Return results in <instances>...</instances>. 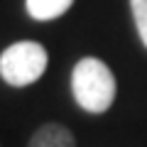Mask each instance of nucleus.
<instances>
[{
    "instance_id": "20e7f679",
    "label": "nucleus",
    "mask_w": 147,
    "mask_h": 147,
    "mask_svg": "<svg viewBox=\"0 0 147 147\" xmlns=\"http://www.w3.org/2000/svg\"><path fill=\"white\" fill-rule=\"evenodd\" d=\"M74 5V0H25V7L30 12L32 20L37 22H49L61 17L69 7Z\"/></svg>"
},
{
    "instance_id": "39448f33",
    "label": "nucleus",
    "mask_w": 147,
    "mask_h": 147,
    "mask_svg": "<svg viewBox=\"0 0 147 147\" xmlns=\"http://www.w3.org/2000/svg\"><path fill=\"white\" fill-rule=\"evenodd\" d=\"M130 12L135 20V30L140 34V42L147 47V0H130Z\"/></svg>"
},
{
    "instance_id": "f03ea898",
    "label": "nucleus",
    "mask_w": 147,
    "mask_h": 147,
    "mask_svg": "<svg viewBox=\"0 0 147 147\" xmlns=\"http://www.w3.org/2000/svg\"><path fill=\"white\" fill-rule=\"evenodd\" d=\"M47 64H49L47 49L39 42L25 39V42H15L3 49L0 76L5 84L15 86V88H25L42 79V74L47 71Z\"/></svg>"
},
{
    "instance_id": "7ed1b4c3",
    "label": "nucleus",
    "mask_w": 147,
    "mask_h": 147,
    "mask_svg": "<svg viewBox=\"0 0 147 147\" xmlns=\"http://www.w3.org/2000/svg\"><path fill=\"white\" fill-rule=\"evenodd\" d=\"M27 147H76V137L64 123H44L34 130Z\"/></svg>"
},
{
    "instance_id": "f257e3e1",
    "label": "nucleus",
    "mask_w": 147,
    "mask_h": 147,
    "mask_svg": "<svg viewBox=\"0 0 147 147\" xmlns=\"http://www.w3.org/2000/svg\"><path fill=\"white\" fill-rule=\"evenodd\" d=\"M115 76L105 61L98 57H84L71 71V93L81 110L100 115L115 100Z\"/></svg>"
}]
</instances>
